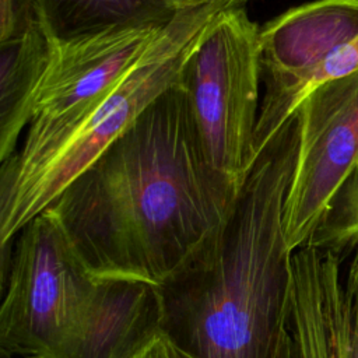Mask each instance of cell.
Instances as JSON below:
<instances>
[{
    "label": "cell",
    "instance_id": "cell-1",
    "mask_svg": "<svg viewBox=\"0 0 358 358\" xmlns=\"http://www.w3.org/2000/svg\"><path fill=\"white\" fill-rule=\"evenodd\" d=\"M238 190L211 165L179 80L48 210L94 277L158 285L221 228Z\"/></svg>",
    "mask_w": 358,
    "mask_h": 358
},
{
    "label": "cell",
    "instance_id": "cell-2",
    "mask_svg": "<svg viewBox=\"0 0 358 358\" xmlns=\"http://www.w3.org/2000/svg\"><path fill=\"white\" fill-rule=\"evenodd\" d=\"M299 140L295 109L259 151L221 228L158 284L162 336L178 358H278L294 253L284 204Z\"/></svg>",
    "mask_w": 358,
    "mask_h": 358
},
{
    "label": "cell",
    "instance_id": "cell-3",
    "mask_svg": "<svg viewBox=\"0 0 358 358\" xmlns=\"http://www.w3.org/2000/svg\"><path fill=\"white\" fill-rule=\"evenodd\" d=\"M239 6L217 0L183 7L161 29L136 64L32 164L0 169V245L45 211L164 91L176 84L210 22Z\"/></svg>",
    "mask_w": 358,
    "mask_h": 358
},
{
    "label": "cell",
    "instance_id": "cell-4",
    "mask_svg": "<svg viewBox=\"0 0 358 358\" xmlns=\"http://www.w3.org/2000/svg\"><path fill=\"white\" fill-rule=\"evenodd\" d=\"M180 83L211 165L239 189L257 157L262 101L260 27L241 4L210 22Z\"/></svg>",
    "mask_w": 358,
    "mask_h": 358
},
{
    "label": "cell",
    "instance_id": "cell-5",
    "mask_svg": "<svg viewBox=\"0 0 358 358\" xmlns=\"http://www.w3.org/2000/svg\"><path fill=\"white\" fill-rule=\"evenodd\" d=\"M98 278L46 208L20 232L0 309V350L56 358L81 322Z\"/></svg>",
    "mask_w": 358,
    "mask_h": 358
},
{
    "label": "cell",
    "instance_id": "cell-6",
    "mask_svg": "<svg viewBox=\"0 0 358 358\" xmlns=\"http://www.w3.org/2000/svg\"><path fill=\"white\" fill-rule=\"evenodd\" d=\"M168 22L67 39L49 36V62L34 96L22 145L1 162V169L20 171L32 164L136 64Z\"/></svg>",
    "mask_w": 358,
    "mask_h": 358
},
{
    "label": "cell",
    "instance_id": "cell-7",
    "mask_svg": "<svg viewBox=\"0 0 358 358\" xmlns=\"http://www.w3.org/2000/svg\"><path fill=\"white\" fill-rule=\"evenodd\" d=\"M301 140L284 204V236L295 252L358 165V70L312 88L299 102Z\"/></svg>",
    "mask_w": 358,
    "mask_h": 358
},
{
    "label": "cell",
    "instance_id": "cell-8",
    "mask_svg": "<svg viewBox=\"0 0 358 358\" xmlns=\"http://www.w3.org/2000/svg\"><path fill=\"white\" fill-rule=\"evenodd\" d=\"M357 39L358 0H315L260 27L257 154L295 112L322 66Z\"/></svg>",
    "mask_w": 358,
    "mask_h": 358
},
{
    "label": "cell",
    "instance_id": "cell-9",
    "mask_svg": "<svg viewBox=\"0 0 358 358\" xmlns=\"http://www.w3.org/2000/svg\"><path fill=\"white\" fill-rule=\"evenodd\" d=\"M278 358H358V245L354 253L303 245Z\"/></svg>",
    "mask_w": 358,
    "mask_h": 358
},
{
    "label": "cell",
    "instance_id": "cell-10",
    "mask_svg": "<svg viewBox=\"0 0 358 358\" xmlns=\"http://www.w3.org/2000/svg\"><path fill=\"white\" fill-rule=\"evenodd\" d=\"M158 285L98 278L78 327L56 358H137L162 336Z\"/></svg>",
    "mask_w": 358,
    "mask_h": 358
},
{
    "label": "cell",
    "instance_id": "cell-11",
    "mask_svg": "<svg viewBox=\"0 0 358 358\" xmlns=\"http://www.w3.org/2000/svg\"><path fill=\"white\" fill-rule=\"evenodd\" d=\"M50 39L34 11L0 41V161L14 155L49 62Z\"/></svg>",
    "mask_w": 358,
    "mask_h": 358
},
{
    "label": "cell",
    "instance_id": "cell-12",
    "mask_svg": "<svg viewBox=\"0 0 358 358\" xmlns=\"http://www.w3.org/2000/svg\"><path fill=\"white\" fill-rule=\"evenodd\" d=\"M45 32L67 39L106 29L165 24L179 8L173 0H24Z\"/></svg>",
    "mask_w": 358,
    "mask_h": 358
},
{
    "label": "cell",
    "instance_id": "cell-13",
    "mask_svg": "<svg viewBox=\"0 0 358 358\" xmlns=\"http://www.w3.org/2000/svg\"><path fill=\"white\" fill-rule=\"evenodd\" d=\"M308 245L350 255L358 245V165L330 200ZM305 243V245H306Z\"/></svg>",
    "mask_w": 358,
    "mask_h": 358
},
{
    "label": "cell",
    "instance_id": "cell-14",
    "mask_svg": "<svg viewBox=\"0 0 358 358\" xmlns=\"http://www.w3.org/2000/svg\"><path fill=\"white\" fill-rule=\"evenodd\" d=\"M355 70H358V39L337 52L322 66V69L313 77L310 90L327 80L350 74Z\"/></svg>",
    "mask_w": 358,
    "mask_h": 358
},
{
    "label": "cell",
    "instance_id": "cell-15",
    "mask_svg": "<svg viewBox=\"0 0 358 358\" xmlns=\"http://www.w3.org/2000/svg\"><path fill=\"white\" fill-rule=\"evenodd\" d=\"M137 358H178V354L171 343L164 336H159Z\"/></svg>",
    "mask_w": 358,
    "mask_h": 358
},
{
    "label": "cell",
    "instance_id": "cell-16",
    "mask_svg": "<svg viewBox=\"0 0 358 358\" xmlns=\"http://www.w3.org/2000/svg\"><path fill=\"white\" fill-rule=\"evenodd\" d=\"M175 6L180 10L183 7H189V6H194V4H200V3H208V1H217V0H173ZM229 1H235L238 4H242L246 0H229Z\"/></svg>",
    "mask_w": 358,
    "mask_h": 358
},
{
    "label": "cell",
    "instance_id": "cell-17",
    "mask_svg": "<svg viewBox=\"0 0 358 358\" xmlns=\"http://www.w3.org/2000/svg\"><path fill=\"white\" fill-rule=\"evenodd\" d=\"M0 358H13V355L4 350H0ZM24 358H49V357H42V355H28Z\"/></svg>",
    "mask_w": 358,
    "mask_h": 358
}]
</instances>
